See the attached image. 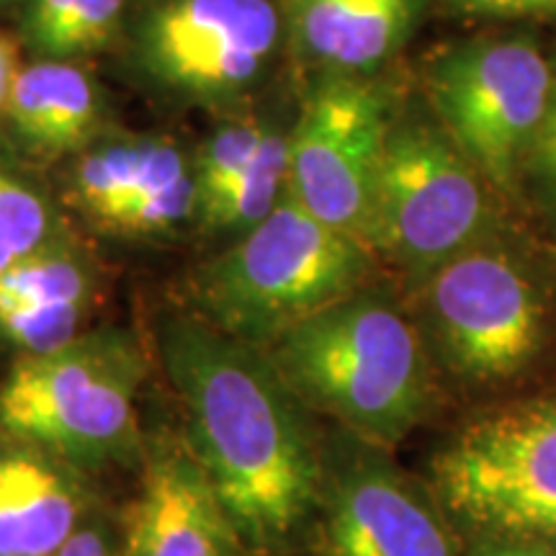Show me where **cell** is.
<instances>
[{
  "label": "cell",
  "mask_w": 556,
  "mask_h": 556,
  "mask_svg": "<svg viewBox=\"0 0 556 556\" xmlns=\"http://www.w3.org/2000/svg\"><path fill=\"white\" fill-rule=\"evenodd\" d=\"M486 186L441 124L394 122L374 191L368 248L422 281L495 235Z\"/></svg>",
  "instance_id": "ba28073f"
},
{
  "label": "cell",
  "mask_w": 556,
  "mask_h": 556,
  "mask_svg": "<svg viewBox=\"0 0 556 556\" xmlns=\"http://www.w3.org/2000/svg\"><path fill=\"white\" fill-rule=\"evenodd\" d=\"M24 3H26V0H0V9H11V5H18V9H21Z\"/></svg>",
  "instance_id": "4316f807"
},
{
  "label": "cell",
  "mask_w": 556,
  "mask_h": 556,
  "mask_svg": "<svg viewBox=\"0 0 556 556\" xmlns=\"http://www.w3.org/2000/svg\"><path fill=\"white\" fill-rule=\"evenodd\" d=\"M462 9L495 16H518V13L556 11V0H456Z\"/></svg>",
  "instance_id": "cb8c5ba5"
},
{
  "label": "cell",
  "mask_w": 556,
  "mask_h": 556,
  "mask_svg": "<svg viewBox=\"0 0 556 556\" xmlns=\"http://www.w3.org/2000/svg\"><path fill=\"white\" fill-rule=\"evenodd\" d=\"M80 471L45 451L0 446V556H50L90 518Z\"/></svg>",
  "instance_id": "5bb4252c"
},
{
  "label": "cell",
  "mask_w": 556,
  "mask_h": 556,
  "mask_svg": "<svg viewBox=\"0 0 556 556\" xmlns=\"http://www.w3.org/2000/svg\"><path fill=\"white\" fill-rule=\"evenodd\" d=\"M464 556H556V546L533 541H477Z\"/></svg>",
  "instance_id": "484cf974"
},
{
  "label": "cell",
  "mask_w": 556,
  "mask_h": 556,
  "mask_svg": "<svg viewBox=\"0 0 556 556\" xmlns=\"http://www.w3.org/2000/svg\"><path fill=\"white\" fill-rule=\"evenodd\" d=\"M148 358L119 328L86 330L41 356H18L0 384V428L78 471L137 448V397Z\"/></svg>",
  "instance_id": "277c9868"
},
{
  "label": "cell",
  "mask_w": 556,
  "mask_h": 556,
  "mask_svg": "<svg viewBox=\"0 0 556 556\" xmlns=\"http://www.w3.org/2000/svg\"><path fill=\"white\" fill-rule=\"evenodd\" d=\"M554 83L546 54L520 37L454 47L428 75L438 124L497 189H513L528 165Z\"/></svg>",
  "instance_id": "9c48e42d"
},
{
  "label": "cell",
  "mask_w": 556,
  "mask_h": 556,
  "mask_svg": "<svg viewBox=\"0 0 556 556\" xmlns=\"http://www.w3.org/2000/svg\"><path fill=\"white\" fill-rule=\"evenodd\" d=\"M124 556H242L225 505L184 443L157 448L122 533Z\"/></svg>",
  "instance_id": "7c38bea8"
},
{
  "label": "cell",
  "mask_w": 556,
  "mask_h": 556,
  "mask_svg": "<svg viewBox=\"0 0 556 556\" xmlns=\"http://www.w3.org/2000/svg\"><path fill=\"white\" fill-rule=\"evenodd\" d=\"M263 351L304 407L374 448L397 446L433 407L426 338L384 296L356 291Z\"/></svg>",
  "instance_id": "7a4b0ae2"
},
{
  "label": "cell",
  "mask_w": 556,
  "mask_h": 556,
  "mask_svg": "<svg viewBox=\"0 0 556 556\" xmlns=\"http://www.w3.org/2000/svg\"><path fill=\"white\" fill-rule=\"evenodd\" d=\"M160 358L184 409L186 446L245 554L276 556L315 518L325 464L268 353L191 315L165 317Z\"/></svg>",
  "instance_id": "6da1fadb"
},
{
  "label": "cell",
  "mask_w": 556,
  "mask_h": 556,
  "mask_svg": "<svg viewBox=\"0 0 556 556\" xmlns=\"http://www.w3.org/2000/svg\"><path fill=\"white\" fill-rule=\"evenodd\" d=\"M526 168L536 170V176L544 180L546 189L556 197V83L552 90V101L541 124L536 142H533L531 155H528Z\"/></svg>",
  "instance_id": "603a6c76"
},
{
  "label": "cell",
  "mask_w": 556,
  "mask_h": 556,
  "mask_svg": "<svg viewBox=\"0 0 556 556\" xmlns=\"http://www.w3.org/2000/svg\"><path fill=\"white\" fill-rule=\"evenodd\" d=\"M358 443L323 471L312 556H464L435 497Z\"/></svg>",
  "instance_id": "8fae6325"
},
{
  "label": "cell",
  "mask_w": 556,
  "mask_h": 556,
  "mask_svg": "<svg viewBox=\"0 0 556 556\" xmlns=\"http://www.w3.org/2000/svg\"><path fill=\"white\" fill-rule=\"evenodd\" d=\"M289 191V131L266 127L261 144L222 199L201 217L208 232L238 240L261 225Z\"/></svg>",
  "instance_id": "d6986e66"
},
{
  "label": "cell",
  "mask_w": 556,
  "mask_h": 556,
  "mask_svg": "<svg viewBox=\"0 0 556 556\" xmlns=\"http://www.w3.org/2000/svg\"><path fill=\"white\" fill-rule=\"evenodd\" d=\"M50 556H124V544L103 518L90 516L78 531Z\"/></svg>",
  "instance_id": "7402d4cb"
},
{
  "label": "cell",
  "mask_w": 556,
  "mask_h": 556,
  "mask_svg": "<svg viewBox=\"0 0 556 556\" xmlns=\"http://www.w3.org/2000/svg\"><path fill=\"white\" fill-rule=\"evenodd\" d=\"M184 157L176 144L157 137H131L96 142L75 163V204L96 225L111 229L116 217L139 193L150 189L170 165Z\"/></svg>",
  "instance_id": "e0dca14e"
},
{
  "label": "cell",
  "mask_w": 556,
  "mask_h": 556,
  "mask_svg": "<svg viewBox=\"0 0 556 556\" xmlns=\"http://www.w3.org/2000/svg\"><path fill=\"white\" fill-rule=\"evenodd\" d=\"M54 242V217L47 199L11 165L0 163V274Z\"/></svg>",
  "instance_id": "ffe728a7"
},
{
  "label": "cell",
  "mask_w": 556,
  "mask_h": 556,
  "mask_svg": "<svg viewBox=\"0 0 556 556\" xmlns=\"http://www.w3.org/2000/svg\"><path fill=\"white\" fill-rule=\"evenodd\" d=\"M433 497L477 541L556 546V394L469 420L433 458Z\"/></svg>",
  "instance_id": "8992f818"
},
{
  "label": "cell",
  "mask_w": 556,
  "mask_h": 556,
  "mask_svg": "<svg viewBox=\"0 0 556 556\" xmlns=\"http://www.w3.org/2000/svg\"><path fill=\"white\" fill-rule=\"evenodd\" d=\"M392 127V99L381 83L368 75H323L289 129V197L368 248Z\"/></svg>",
  "instance_id": "30bf717a"
},
{
  "label": "cell",
  "mask_w": 556,
  "mask_h": 556,
  "mask_svg": "<svg viewBox=\"0 0 556 556\" xmlns=\"http://www.w3.org/2000/svg\"><path fill=\"white\" fill-rule=\"evenodd\" d=\"M21 67H24V62H21L18 41L0 29V116L9 106L11 90L16 86Z\"/></svg>",
  "instance_id": "d4e9b609"
},
{
  "label": "cell",
  "mask_w": 556,
  "mask_h": 556,
  "mask_svg": "<svg viewBox=\"0 0 556 556\" xmlns=\"http://www.w3.org/2000/svg\"><path fill=\"white\" fill-rule=\"evenodd\" d=\"M119 39L131 75L160 99L227 109L270 73L283 16L274 0H131Z\"/></svg>",
  "instance_id": "52a82bcc"
},
{
  "label": "cell",
  "mask_w": 556,
  "mask_h": 556,
  "mask_svg": "<svg viewBox=\"0 0 556 556\" xmlns=\"http://www.w3.org/2000/svg\"><path fill=\"white\" fill-rule=\"evenodd\" d=\"M371 250L312 217L294 199L199 268V317L255 348H268L299 323L356 294Z\"/></svg>",
  "instance_id": "3957f363"
},
{
  "label": "cell",
  "mask_w": 556,
  "mask_h": 556,
  "mask_svg": "<svg viewBox=\"0 0 556 556\" xmlns=\"http://www.w3.org/2000/svg\"><path fill=\"white\" fill-rule=\"evenodd\" d=\"M3 119L26 150L45 157L73 155L99 135L103 96L75 62L34 60L21 67Z\"/></svg>",
  "instance_id": "2e32d148"
},
{
  "label": "cell",
  "mask_w": 556,
  "mask_h": 556,
  "mask_svg": "<svg viewBox=\"0 0 556 556\" xmlns=\"http://www.w3.org/2000/svg\"><path fill=\"white\" fill-rule=\"evenodd\" d=\"M422 0H283V37L323 75H368L394 58Z\"/></svg>",
  "instance_id": "4fadbf2b"
},
{
  "label": "cell",
  "mask_w": 556,
  "mask_h": 556,
  "mask_svg": "<svg viewBox=\"0 0 556 556\" xmlns=\"http://www.w3.org/2000/svg\"><path fill=\"white\" fill-rule=\"evenodd\" d=\"M93 294L86 261L54 242L0 274V336L21 356L58 351L86 332Z\"/></svg>",
  "instance_id": "9a60e30c"
},
{
  "label": "cell",
  "mask_w": 556,
  "mask_h": 556,
  "mask_svg": "<svg viewBox=\"0 0 556 556\" xmlns=\"http://www.w3.org/2000/svg\"><path fill=\"white\" fill-rule=\"evenodd\" d=\"M422 338L451 379L500 389L523 379L548 343V296L533 263L497 235L420 281Z\"/></svg>",
  "instance_id": "5b68a950"
},
{
  "label": "cell",
  "mask_w": 556,
  "mask_h": 556,
  "mask_svg": "<svg viewBox=\"0 0 556 556\" xmlns=\"http://www.w3.org/2000/svg\"><path fill=\"white\" fill-rule=\"evenodd\" d=\"M266 127L263 124L235 122L214 129L212 137L201 144L193 160V178H197V217L204 214L222 199L238 176L248 157L261 144Z\"/></svg>",
  "instance_id": "44dd1931"
},
{
  "label": "cell",
  "mask_w": 556,
  "mask_h": 556,
  "mask_svg": "<svg viewBox=\"0 0 556 556\" xmlns=\"http://www.w3.org/2000/svg\"><path fill=\"white\" fill-rule=\"evenodd\" d=\"M131 0H26L18 39L37 60H70L99 52L119 37Z\"/></svg>",
  "instance_id": "ac0fdd59"
}]
</instances>
